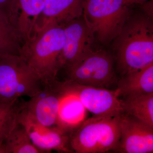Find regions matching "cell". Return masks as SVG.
Listing matches in <instances>:
<instances>
[{
  "label": "cell",
  "mask_w": 153,
  "mask_h": 153,
  "mask_svg": "<svg viewBox=\"0 0 153 153\" xmlns=\"http://www.w3.org/2000/svg\"><path fill=\"white\" fill-rule=\"evenodd\" d=\"M66 69V80L81 85L109 89L118 81L112 56L102 49H92Z\"/></svg>",
  "instance_id": "8992f818"
},
{
  "label": "cell",
  "mask_w": 153,
  "mask_h": 153,
  "mask_svg": "<svg viewBox=\"0 0 153 153\" xmlns=\"http://www.w3.org/2000/svg\"><path fill=\"white\" fill-rule=\"evenodd\" d=\"M117 86L120 98L153 93V63L122 76Z\"/></svg>",
  "instance_id": "5bb4252c"
},
{
  "label": "cell",
  "mask_w": 153,
  "mask_h": 153,
  "mask_svg": "<svg viewBox=\"0 0 153 153\" xmlns=\"http://www.w3.org/2000/svg\"><path fill=\"white\" fill-rule=\"evenodd\" d=\"M22 97L9 103L0 102V145L4 144L18 123V117L25 106Z\"/></svg>",
  "instance_id": "e0dca14e"
},
{
  "label": "cell",
  "mask_w": 153,
  "mask_h": 153,
  "mask_svg": "<svg viewBox=\"0 0 153 153\" xmlns=\"http://www.w3.org/2000/svg\"><path fill=\"white\" fill-rule=\"evenodd\" d=\"M65 43L63 26L50 24L35 30L21 47L19 56L38 74L43 83L57 79Z\"/></svg>",
  "instance_id": "7a4b0ae2"
},
{
  "label": "cell",
  "mask_w": 153,
  "mask_h": 153,
  "mask_svg": "<svg viewBox=\"0 0 153 153\" xmlns=\"http://www.w3.org/2000/svg\"><path fill=\"white\" fill-rule=\"evenodd\" d=\"M44 6V0L11 1L7 15L22 45L33 36Z\"/></svg>",
  "instance_id": "7c38bea8"
},
{
  "label": "cell",
  "mask_w": 153,
  "mask_h": 153,
  "mask_svg": "<svg viewBox=\"0 0 153 153\" xmlns=\"http://www.w3.org/2000/svg\"><path fill=\"white\" fill-rule=\"evenodd\" d=\"M24 107L19 113L18 123L25 128L35 146L42 153L51 152L52 151L73 153L69 146L70 134L57 126L43 125Z\"/></svg>",
  "instance_id": "ba28073f"
},
{
  "label": "cell",
  "mask_w": 153,
  "mask_h": 153,
  "mask_svg": "<svg viewBox=\"0 0 153 153\" xmlns=\"http://www.w3.org/2000/svg\"><path fill=\"white\" fill-rule=\"evenodd\" d=\"M44 83L19 55L0 56V102L9 103L23 96H34Z\"/></svg>",
  "instance_id": "5b68a950"
},
{
  "label": "cell",
  "mask_w": 153,
  "mask_h": 153,
  "mask_svg": "<svg viewBox=\"0 0 153 153\" xmlns=\"http://www.w3.org/2000/svg\"><path fill=\"white\" fill-rule=\"evenodd\" d=\"M86 114L79 99L66 94L60 102L56 126L70 135L85 120Z\"/></svg>",
  "instance_id": "9a60e30c"
},
{
  "label": "cell",
  "mask_w": 153,
  "mask_h": 153,
  "mask_svg": "<svg viewBox=\"0 0 153 153\" xmlns=\"http://www.w3.org/2000/svg\"><path fill=\"white\" fill-rule=\"evenodd\" d=\"M12 1V0H0V10L7 14L9 6Z\"/></svg>",
  "instance_id": "ffe728a7"
},
{
  "label": "cell",
  "mask_w": 153,
  "mask_h": 153,
  "mask_svg": "<svg viewBox=\"0 0 153 153\" xmlns=\"http://www.w3.org/2000/svg\"><path fill=\"white\" fill-rule=\"evenodd\" d=\"M65 43L60 59L61 68H66L92 50L94 36L82 16L63 26Z\"/></svg>",
  "instance_id": "30bf717a"
},
{
  "label": "cell",
  "mask_w": 153,
  "mask_h": 153,
  "mask_svg": "<svg viewBox=\"0 0 153 153\" xmlns=\"http://www.w3.org/2000/svg\"><path fill=\"white\" fill-rule=\"evenodd\" d=\"M84 0H44L35 30L50 24L61 26L82 17Z\"/></svg>",
  "instance_id": "4fadbf2b"
},
{
  "label": "cell",
  "mask_w": 153,
  "mask_h": 153,
  "mask_svg": "<svg viewBox=\"0 0 153 153\" xmlns=\"http://www.w3.org/2000/svg\"><path fill=\"white\" fill-rule=\"evenodd\" d=\"M120 116H94L85 120L70 135L71 151L76 153L115 152L120 137Z\"/></svg>",
  "instance_id": "3957f363"
},
{
  "label": "cell",
  "mask_w": 153,
  "mask_h": 153,
  "mask_svg": "<svg viewBox=\"0 0 153 153\" xmlns=\"http://www.w3.org/2000/svg\"><path fill=\"white\" fill-rule=\"evenodd\" d=\"M0 153H6L4 144L0 145Z\"/></svg>",
  "instance_id": "7402d4cb"
},
{
  "label": "cell",
  "mask_w": 153,
  "mask_h": 153,
  "mask_svg": "<svg viewBox=\"0 0 153 153\" xmlns=\"http://www.w3.org/2000/svg\"><path fill=\"white\" fill-rule=\"evenodd\" d=\"M146 0H126V4H137L143 2Z\"/></svg>",
  "instance_id": "44dd1931"
},
{
  "label": "cell",
  "mask_w": 153,
  "mask_h": 153,
  "mask_svg": "<svg viewBox=\"0 0 153 153\" xmlns=\"http://www.w3.org/2000/svg\"><path fill=\"white\" fill-rule=\"evenodd\" d=\"M66 94L62 82L57 79L44 83L38 93L25 101L24 107L43 125L56 126L60 102Z\"/></svg>",
  "instance_id": "9c48e42d"
},
{
  "label": "cell",
  "mask_w": 153,
  "mask_h": 153,
  "mask_svg": "<svg viewBox=\"0 0 153 153\" xmlns=\"http://www.w3.org/2000/svg\"><path fill=\"white\" fill-rule=\"evenodd\" d=\"M22 45L7 16L0 10V56L19 55Z\"/></svg>",
  "instance_id": "ac0fdd59"
},
{
  "label": "cell",
  "mask_w": 153,
  "mask_h": 153,
  "mask_svg": "<svg viewBox=\"0 0 153 153\" xmlns=\"http://www.w3.org/2000/svg\"><path fill=\"white\" fill-rule=\"evenodd\" d=\"M115 40L117 67L122 76L153 63V25L149 16L128 17Z\"/></svg>",
  "instance_id": "6da1fadb"
},
{
  "label": "cell",
  "mask_w": 153,
  "mask_h": 153,
  "mask_svg": "<svg viewBox=\"0 0 153 153\" xmlns=\"http://www.w3.org/2000/svg\"><path fill=\"white\" fill-rule=\"evenodd\" d=\"M120 137L115 152L152 153L153 128L134 118L122 114Z\"/></svg>",
  "instance_id": "8fae6325"
},
{
  "label": "cell",
  "mask_w": 153,
  "mask_h": 153,
  "mask_svg": "<svg viewBox=\"0 0 153 153\" xmlns=\"http://www.w3.org/2000/svg\"><path fill=\"white\" fill-rule=\"evenodd\" d=\"M126 0H84L82 18L94 38L108 44L120 34L128 18Z\"/></svg>",
  "instance_id": "277c9868"
},
{
  "label": "cell",
  "mask_w": 153,
  "mask_h": 153,
  "mask_svg": "<svg viewBox=\"0 0 153 153\" xmlns=\"http://www.w3.org/2000/svg\"><path fill=\"white\" fill-rule=\"evenodd\" d=\"M124 114L153 128V93L120 98Z\"/></svg>",
  "instance_id": "2e32d148"
},
{
  "label": "cell",
  "mask_w": 153,
  "mask_h": 153,
  "mask_svg": "<svg viewBox=\"0 0 153 153\" xmlns=\"http://www.w3.org/2000/svg\"><path fill=\"white\" fill-rule=\"evenodd\" d=\"M62 85L66 94L76 96L94 116L117 117L123 114L117 88L111 90L88 86L66 79Z\"/></svg>",
  "instance_id": "52a82bcc"
},
{
  "label": "cell",
  "mask_w": 153,
  "mask_h": 153,
  "mask_svg": "<svg viewBox=\"0 0 153 153\" xmlns=\"http://www.w3.org/2000/svg\"><path fill=\"white\" fill-rule=\"evenodd\" d=\"M4 144L6 153H42L34 146L25 128L19 123Z\"/></svg>",
  "instance_id": "d6986e66"
}]
</instances>
